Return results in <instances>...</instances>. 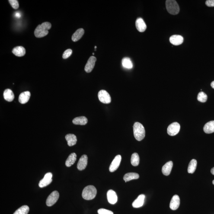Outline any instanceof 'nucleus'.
<instances>
[{"mask_svg":"<svg viewBox=\"0 0 214 214\" xmlns=\"http://www.w3.org/2000/svg\"><path fill=\"white\" fill-rule=\"evenodd\" d=\"M51 26V24L49 22H45L39 25L35 30V36L37 38H41L46 36L49 33V30Z\"/></svg>","mask_w":214,"mask_h":214,"instance_id":"1","label":"nucleus"},{"mask_svg":"<svg viewBox=\"0 0 214 214\" xmlns=\"http://www.w3.org/2000/svg\"><path fill=\"white\" fill-rule=\"evenodd\" d=\"M133 132L135 139L137 140H142L145 136V130L142 124L136 122L133 126Z\"/></svg>","mask_w":214,"mask_h":214,"instance_id":"2","label":"nucleus"},{"mask_svg":"<svg viewBox=\"0 0 214 214\" xmlns=\"http://www.w3.org/2000/svg\"><path fill=\"white\" fill-rule=\"evenodd\" d=\"M97 194V190L93 186H88L84 188L82 192V197L85 200H92L95 197Z\"/></svg>","mask_w":214,"mask_h":214,"instance_id":"3","label":"nucleus"},{"mask_svg":"<svg viewBox=\"0 0 214 214\" xmlns=\"http://www.w3.org/2000/svg\"><path fill=\"white\" fill-rule=\"evenodd\" d=\"M165 4L167 11L170 14L177 15L178 14L180 8L177 1L174 0H167Z\"/></svg>","mask_w":214,"mask_h":214,"instance_id":"4","label":"nucleus"},{"mask_svg":"<svg viewBox=\"0 0 214 214\" xmlns=\"http://www.w3.org/2000/svg\"><path fill=\"white\" fill-rule=\"evenodd\" d=\"M180 126L177 122H174L171 123L167 128V133L171 136H175L179 132Z\"/></svg>","mask_w":214,"mask_h":214,"instance_id":"5","label":"nucleus"},{"mask_svg":"<svg viewBox=\"0 0 214 214\" xmlns=\"http://www.w3.org/2000/svg\"><path fill=\"white\" fill-rule=\"evenodd\" d=\"M59 198V193L57 191H54L49 195L46 201V205L47 206H53L57 202Z\"/></svg>","mask_w":214,"mask_h":214,"instance_id":"6","label":"nucleus"},{"mask_svg":"<svg viewBox=\"0 0 214 214\" xmlns=\"http://www.w3.org/2000/svg\"><path fill=\"white\" fill-rule=\"evenodd\" d=\"M99 100L104 104H108L111 102V98L109 93L105 90H102L98 93Z\"/></svg>","mask_w":214,"mask_h":214,"instance_id":"7","label":"nucleus"},{"mask_svg":"<svg viewBox=\"0 0 214 214\" xmlns=\"http://www.w3.org/2000/svg\"><path fill=\"white\" fill-rule=\"evenodd\" d=\"M52 174L51 173H46L43 178L39 182V186L40 188H43L49 185L52 181Z\"/></svg>","mask_w":214,"mask_h":214,"instance_id":"8","label":"nucleus"},{"mask_svg":"<svg viewBox=\"0 0 214 214\" xmlns=\"http://www.w3.org/2000/svg\"><path fill=\"white\" fill-rule=\"evenodd\" d=\"M121 156L120 155H117L115 157L112 162L111 164L109 170L110 172H113L117 170L120 165L121 161Z\"/></svg>","mask_w":214,"mask_h":214,"instance_id":"9","label":"nucleus"},{"mask_svg":"<svg viewBox=\"0 0 214 214\" xmlns=\"http://www.w3.org/2000/svg\"><path fill=\"white\" fill-rule=\"evenodd\" d=\"M96 61H97V59L94 56L90 57L84 68V70L86 72L90 73L92 71L95 65Z\"/></svg>","mask_w":214,"mask_h":214,"instance_id":"10","label":"nucleus"},{"mask_svg":"<svg viewBox=\"0 0 214 214\" xmlns=\"http://www.w3.org/2000/svg\"><path fill=\"white\" fill-rule=\"evenodd\" d=\"M87 164H88V157L86 155H83L78 161L77 168L79 171H83L87 167Z\"/></svg>","mask_w":214,"mask_h":214,"instance_id":"11","label":"nucleus"},{"mask_svg":"<svg viewBox=\"0 0 214 214\" xmlns=\"http://www.w3.org/2000/svg\"><path fill=\"white\" fill-rule=\"evenodd\" d=\"M169 40L172 44L175 46H178L183 43L184 38L180 35H173L170 37Z\"/></svg>","mask_w":214,"mask_h":214,"instance_id":"12","label":"nucleus"},{"mask_svg":"<svg viewBox=\"0 0 214 214\" xmlns=\"http://www.w3.org/2000/svg\"><path fill=\"white\" fill-rule=\"evenodd\" d=\"M180 204L179 197L178 195L173 196L170 203V208L173 210H176L178 209Z\"/></svg>","mask_w":214,"mask_h":214,"instance_id":"13","label":"nucleus"},{"mask_svg":"<svg viewBox=\"0 0 214 214\" xmlns=\"http://www.w3.org/2000/svg\"><path fill=\"white\" fill-rule=\"evenodd\" d=\"M107 200L109 203L111 204H115L117 201V196L116 192L113 190H110L107 192Z\"/></svg>","mask_w":214,"mask_h":214,"instance_id":"14","label":"nucleus"},{"mask_svg":"<svg viewBox=\"0 0 214 214\" xmlns=\"http://www.w3.org/2000/svg\"><path fill=\"white\" fill-rule=\"evenodd\" d=\"M145 198L144 194H141L138 196L132 204V206L134 208H139L143 206Z\"/></svg>","mask_w":214,"mask_h":214,"instance_id":"15","label":"nucleus"},{"mask_svg":"<svg viewBox=\"0 0 214 214\" xmlns=\"http://www.w3.org/2000/svg\"><path fill=\"white\" fill-rule=\"evenodd\" d=\"M136 28L139 32H143L145 31L147 28L146 24L144 20L141 17L137 19L136 21Z\"/></svg>","mask_w":214,"mask_h":214,"instance_id":"16","label":"nucleus"},{"mask_svg":"<svg viewBox=\"0 0 214 214\" xmlns=\"http://www.w3.org/2000/svg\"><path fill=\"white\" fill-rule=\"evenodd\" d=\"M30 97L31 93L28 91L22 93L19 97V102L21 104H25L28 102Z\"/></svg>","mask_w":214,"mask_h":214,"instance_id":"17","label":"nucleus"},{"mask_svg":"<svg viewBox=\"0 0 214 214\" xmlns=\"http://www.w3.org/2000/svg\"><path fill=\"white\" fill-rule=\"evenodd\" d=\"M173 166V163L172 161H170L167 162L162 167V172L163 174L165 176L169 175L171 173Z\"/></svg>","mask_w":214,"mask_h":214,"instance_id":"18","label":"nucleus"},{"mask_svg":"<svg viewBox=\"0 0 214 214\" xmlns=\"http://www.w3.org/2000/svg\"><path fill=\"white\" fill-rule=\"evenodd\" d=\"M12 52L15 56L21 57L24 56L26 51L25 49L23 46H17L13 49Z\"/></svg>","mask_w":214,"mask_h":214,"instance_id":"19","label":"nucleus"},{"mask_svg":"<svg viewBox=\"0 0 214 214\" xmlns=\"http://www.w3.org/2000/svg\"><path fill=\"white\" fill-rule=\"evenodd\" d=\"M65 139L67 141L68 145L69 146H73L76 144L77 138L75 135L69 134L65 136Z\"/></svg>","mask_w":214,"mask_h":214,"instance_id":"20","label":"nucleus"},{"mask_svg":"<svg viewBox=\"0 0 214 214\" xmlns=\"http://www.w3.org/2000/svg\"><path fill=\"white\" fill-rule=\"evenodd\" d=\"M3 97L4 99L9 102H12L14 99V93L10 89H7L4 91Z\"/></svg>","mask_w":214,"mask_h":214,"instance_id":"21","label":"nucleus"},{"mask_svg":"<svg viewBox=\"0 0 214 214\" xmlns=\"http://www.w3.org/2000/svg\"><path fill=\"white\" fill-rule=\"evenodd\" d=\"M72 122L75 125L84 126L87 124L88 122V119L84 116H80L74 118Z\"/></svg>","mask_w":214,"mask_h":214,"instance_id":"22","label":"nucleus"},{"mask_svg":"<svg viewBox=\"0 0 214 214\" xmlns=\"http://www.w3.org/2000/svg\"><path fill=\"white\" fill-rule=\"evenodd\" d=\"M205 133L210 134L214 132V121H212L207 123L203 127Z\"/></svg>","mask_w":214,"mask_h":214,"instance_id":"23","label":"nucleus"},{"mask_svg":"<svg viewBox=\"0 0 214 214\" xmlns=\"http://www.w3.org/2000/svg\"><path fill=\"white\" fill-rule=\"evenodd\" d=\"M84 33V30L82 28H80L77 30L74 33L72 36V40L74 42L78 41L82 37Z\"/></svg>","mask_w":214,"mask_h":214,"instance_id":"24","label":"nucleus"},{"mask_svg":"<svg viewBox=\"0 0 214 214\" xmlns=\"http://www.w3.org/2000/svg\"><path fill=\"white\" fill-rule=\"evenodd\" d=\"M77 160V155L75 153H73L68 157L65 162V165L67 167H71L73 165Z\"/></svg>","mask_w":214,"mask_h":214,"instance_id":"25","label":"nucleus"},{"mask_svg":"<svg viewBox=\"0 0 214 214\" xmlns=\"http://www.w3.org/2000/svg\"><path fill=\"white\" fill-rule=\"evenodd\" d=\"M139 178V175L138 173H129L125 174L123 177V179L126 183L132 180L137 179Z\"/></svg>","mask_w":214,"mask_h":214,"instance_id":"26","label":"nucleus"},{"mask_svg":"<svg viewBox=\"0 0 214 214\" xmlns=\"http://www.w3.org/2000/svg\"><path fill=\"white\" fill-rule=\"evenodd\" d=\"M197 161L195 159H192L189 164L188 169V173L190 174H193L194 173L197 167Z\"/></svg>","mask_w":214,"mask_h":214,"instance_id":"27","label":"nucleus"},{"mask_svg":"<svg viewBox=\"0 0 214 214\" xmlns=\"http://www.w3.org/2000/svg\"><path fill=\"white\" fill-rule=\"evenodd\" d=\"M122 65L126 69H131L133 68V64L131 59L129 58H123L122 60Z\"/></svg>","mask_w":214,"mask_h":214,"instance_id":"28","label":"nucleus"},{"mask_svg":"<svg viewBox=\"0 0 214 214\" xmlns=\"http://www.w3.org/2000/svg\"><path fill=\"white\" fill-rule=\"evenodd\" d=\"M140 162V158L139 154L135 153L132 154L131 158V164L134 166H137L139 165Z\"/></svg>","mask_w":214,"mask_h":214,"instance_id":"29","label":"nucleus"},{"mask_svg":"<svg viewBox=\"0 0 214 214\" xmlns=\"http://www.w3.org/2000/svg\"><path fill=\"white\" fill-rule=\"evenodd\" d=\"M30 208L28 206H23L19 208L13 214H28Z\"/></svg>","mask_w":214,"mask_h":214,"instance_id":"30","label":"nucleus"},{"mask_svg":"<svg viewBox=\"0 0 214 214\" xmlns=\"http://www.w3.org/2000/svg\"><path fill=\"white\" fill-rule=\"evenodd\" d=\"M197 99L201 102H205L207 99V96L206 93L203 92H200L198 94Z\"/></svg>","mask_w":214,"mask_h":214,"instance_id":"31","label":"nucleus"},{"mask_svg":"<svg viewBox=\"0 0 214 214\" xmlns=\"http://www.w3.org/2000/svg\"><path fill=\"white\" fill-rule=\"evenodd\" d=\"M8 2L14 9H17L19 7L18 1L17 0H9Z\"/></svg>","mask_w":214,"mask_h":214,"instance_id":"32","label":"nucleus"},{"mask_svg":"<svg viewBox=\"0 0 214 214\" xmlns=\"http://www.w3.org/2000/svg\"><path fill=\"white\" fill-rule=\"evenodd\" d=\"M72 53V50L71 49H68L64 52L62 57H63L64 59H68V58H69V57L71 56Z\"/></svg>","mask_w":214,"mask_h":214,"instance_id":"33","label":"nucleus"},{"mask_svg":"<svg viewBox=\"0 0 214 214\" xmlns=\"http://www.w3.org/2000/svg\"><path fill=\"white\" fill-rule=\"evenodd\" d=\"M98 214H113L112 211L105 209H100L97 211Z\"/></svg>","mask_w":214,"mask_h":214,"instance_id":"34","label":"nucleus"},{"mask_svg":"<svg viewBox=\"0 0 214 214\" xmlns=\"http://www.w3.org/2000/svg\"><path fill=\"white\" fill-rule=\"evenodd\" d=\"M206 4L209 7H214V0H207L206 1Z\"/></svg>","mask_w":214,"mask_h":214,"instance_id":"35","label":"nucleus"},{"mask_svg":"<svg viewBox=\"0 0 214 214\" xmlns=\"http://www.w3.org/2000/svg\"><path fill=\"white\" fill-rule=\"evenodd\" d=\"M211 85L212 88L214 89V81H212V82L211 83Z\"/></svg>","mask_w":214,"mask_h":214,"instance_id":"36","label":"nucleus"},{"mask_svg":"<svg viewBox=\"0 0 214 214\" xmlns=\"http://www.w3.org/2000/svg\"><path fill=\"white\" fill-rule=\"evenodd\" d=\"M211 173L214 175V167H213L211 170Z\"/></svg>","mask_w":214,"mask_h":214,"instance_id":"37","label":"nucleus"},{"mask_svg":"<svg viewBox=\"0 0 214 214\" xmlns=\"http://www.w3.org/2000/svg\"><path fill=\"white\" fill-rule=\"evenodd\" d=\"M212 184H213L214 185V180H213V181H212Z\"/></svg>","mask_w":214,"mask_h":214,"instance_id":"38","label":"nucleus"},{"mask_svg":"<svg viewBox=\"0 0 214 214\" xmlns=\"http://www.w3.org/2000/svg\"><path fill=\"white\" fill-rule=\"evenodd\" d=\"M97 48V46H95V49H96V48Z\"/></svg>","mask_w":214,"mask_h":214,"instance_id":"39","label":"nucleus"},{"mask_svg":"<svg viewBox=\"0 0 214 214\" xmlns=\"http://www.w3.org/2000/svg\"><path fill=\"white\" fill-rule=\"evenodd\" d=\"M93 55H94V53H93Z\"/></svg>","mask_w":214,"mask_h":214,"instance_id":"40","label":"nucleus"}]
</instances>
